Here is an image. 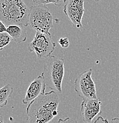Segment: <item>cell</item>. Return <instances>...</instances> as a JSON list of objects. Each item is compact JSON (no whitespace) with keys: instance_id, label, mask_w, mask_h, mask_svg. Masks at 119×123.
Returning <instances> with one entry per match:
<instances>
[{"instance_id":"cell-1","label":"cell","mask_w":119,"mask_h":123,"mask_svg":"<svg viewBox=\"0 0 119 123\" xmlns=\"http://www.w3.org/2000/svg\"><path fill=\"white\" fill-rule=\"evenodd\" d=\"M60 99L52 90L40 94L26 108L28 123H49L58 114Z\"/></svg>"},{"instance_id":"cell-2","label":"cell","mask_w":119,"mask_h":123,"mask_svg":"<svg viewBox=\"0 0 119 123\" xmlns=\"http://www.w3.org/2000/svg\"><path fill=\"white\" fill-rule=\"evenodd\" d=\"M30 8L23 0H0V20L6 25H29Z\"/></svg>"},{"instance_id":"cell-3","label":"cell","mask_w":119,"mask_h":123,"mask_svg":"<svg viewBox=\"0 0 119 123\" xmlns=\"http://www.w3.org/2000/svg\"><path fill=\"white\" fill-rule=\"evenodd\" d=\"M46 86L52 90L62 93V85L64 75V60L52 56L49 57L42 72Z\"/></svg>"},{"instance_id":"cell-4","label":"cell","mask_w":119,"mask_h":123,"mask_svg":"<svg viewBox=\"0 0 119 123\" xmlns=\"http://www.w3.org/2000/svg\"><path fill=\"white\" fill-rule=\"evenodd\" d=\"M59 21L53 18L50 10L46 5H35L30 8L29 25L36 32L51 35L50 30L53 29V21Z\"/></svg>"},{"instance_id":"cell-5","label":"cell","mask_w":119,"mask_h":123,"mask_svg":"<svg viewBox=\"0 0 119 123\" xmlns=\"http://www.w3.org/2000/svg\"><path fill=\"white\" fill-rule=\"evenodd\" d=\"M56 46L51 35L36 32L33 41L28 44V49L30 52H34L39 59L43 60L52 56Z\"/></svg>"},{"instance_id":"cell-6","label":"cell","mask_w":119,"mask_h":123,"mask_svg":"<svg viewBox=\"0 0 119 123\" xmlns=\"http://www.w3.org/2000/svg\"><path fill=\"white\" fill-rule=\"evenodd\" d=\"M93 70L89 69L79 74L75 79V91L83 100L97 99L95 85L92 78Z\"/></svg>"},{"instance_id":"cell-7","label":"cell","mask_w":119,"mask_h":123,"mask_svg":"<svg viewBox=\"0 0 119 123\" xmlns=\"http://www.w3.org/2000/svg\"><path fill=\"white\" fill-rule=\"evenodd\" d=\"M63 12L76 29H83L82 20L85 12L84 0H66Z\"/></svg>"},{"instance_id":"cell-8","label":"cell","mask_w":119,"mask_h":123,"mask_svg":"<svg viewBox=\"0 0 119 123\" xmlns=\"http://www.w3.org/2000/svg\"><path fill=\"white\" fill-rule=\"evenodd\" d=\"M102 102L100 98L83 100L81 104L82 120L85 123H91L94 118L101 113Z\"/></svg>"},{"instance_id":"cell-9","label":"cell","mask_w":119,"mask_h":123,"mask_svg":"<svg viewBox=\"0 0 119 123\" xmlns=\"http://www.w3.org/2000/svg\"><path fill=\"white\" fill-rule=\"evenodd\" d=\"M46 86L44 76L42 73L40 75L36 78L31 82L28 87L25 97L22 101L23 104H29L40 95L44 93Z\"/></svg>"},{"instance_id":"cell-10","label":"cell","mask_w":119,"mask_h":123,"mask_svg":"<svg viewBox=\"0 0 119 123\" xmlns=\"http://www.w3.org/2000/svg\"><path fill=\"white\" fill-rule=\"evenodd\" d=\"M25 27L16 24L7 26V33L17 43H21L27 40V32Z\"/></svg>"},{"instance_id":"cell-11","label":"cell","mask_w":119,"mask_h":123,"mask_svg":"<svg viewBox=\"0 0 119 123\" xmlns=\"http://www.w3.org/2000/svg\"><path fill=\"white\" fill-rule=\"evenodd\" d=\"M13 92V88L10 84H6L0 88V109L7 105Z\"/></svg>"},{"instance_id":"cell-12","label":"cell","mask_w":119,"mask_h":123,"mask_svg":"<svg viewBox=\"0 0 119 123\" xmlns=\"http://www.w3.org/2000/svg\"><path fill=\"white\" fill-rule=\"evenodd\" d=\"M66 0H33V3L36 5H47L53 4L57 7H61L62 4L65 3Z\"/></svg>"},{"instance_id":"cell-13","label":"cell","mask_w":119,"mask_h":123,"mask_svg":"<svg viewBox=\"0 0 119 123\" xmlns=\"http://www.w3.org/2000/svg\"><path fill=\"white\" fill-rule=\"evenodd\" d=\"M12 38L8 35L7 32L0 33V50L4 49L7 45L10 44Z\"/></svg>"},{"instance_id":"cell-14","label":"cell","mask_w":119,"mask_h":123,"mask_svg":"<svg viewBox=\"0 0 119 123\" xmlns=\"http://www.w3.org/2000/svg\"><path fill=\"white\" fill-rule=\"evenodd\" d=\"M58 43L62 48H68L70 44L69 40L67 37L61 38L59 40Z\"/></svg>"},{"instance_id":"cell-15","label":"cell","mask_w":119,"mask_h":123,"mask_svg":"<svg viewBox=\"0 0 119 123\" xmlns=\"http://www.w3.org/2000/svg\"><path fill=\"white\" fill-rule=\"evenodd\" d=\"M57 123H77V121L71 118L67 117L65 118H59L57 121Z\"/></svg>"},{"instance_id":"cell-16","label":"cell","mask_w":119,"mask_h":123,"mask_svg":"<svg viewBox=\"0 0 119 123\" xmlns=\"http://www.w3.org/2000/svg\"><path fill=\"white\" fill-rule=\"evenodd\" d=\"M7 27H6V24L0 20V33H6L7 31Z\"/></svg>"},{"instance_id":"cell-17","label":"cell","mask_w":119,"mask_h":123,"mask_svg":"<svg viewBox=\"0 0 119 123\" xmlns=\"http://www.w3.org/2000/svg\"><path fill=\"white\" fill-rule=\"evenodd\" d=\"M108 122L109 121L107 118H104L102 116H99L94 121V123H108Z\"/></svg>"},{"instance_id":"cell-18","label":"cell","mask_w":119,"mask_h":123,"mask_svg":"<svg viewBox=\"0 0 119 123\" xmlns=\"http://www.w3.org/2000/svg\"><path fill=\"white\" fill-rule=\"evenodd\" d=\"M108 123H119V118H114L109 121Z\"/></svg>"},{"instance_id":"cell-19","label":"cell","mask_w":119,"mask_h":123,"mask_svg":"<svg viewBox=\"0 0 119 123\" xmlns=\"http://www.w3.org/2000/svg\"><path fill=\"white\" fill-rule=\"evenodd\" d=\"M0 123H4L3 117H2V115H0Z\"/></svg>"},{"instance_id":"cell-20","label":"cell","mask_w":119,"mask_h":123,"mask_svg":"<svg viewBox=\"0 0 119 123\" xmlns=\"http://www.w3.org/2000/svg\"><path fill=\"white\" fill-rule=\"evenodd\" d=\"M93 1H94V2H99V1H103V0H93Z\"/></svg>"}]
</instances>
